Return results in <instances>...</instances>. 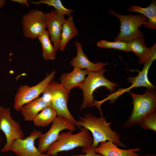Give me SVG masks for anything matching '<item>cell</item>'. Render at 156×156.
<instances>
[{"instance_id": "cell-1", "label": "cell", "mask_w": 156, "mask_h": 156, "mask_svg": "<svg viewBox=\"0 0 156 156\" xmlns=\"http://www.w3.org/2000/svg\"><path fill=\"white\" fill-rule=\"evenodd\" d=\"M79 118V120L77 121L79 128L83 127L91 131L92 134L93 140L92 147L95 148L101 142L107 140L117 146L125 147L121 141L120 134L112 129L110 127L111 122H107L106 117L102 116L97 118L93 114L88 113Z\"/></svg>"}, {"instance_id": "cell-2", "label": "cell", "mask_w": 156, "mask_h": 156, "mask_svg": "<svg viewBox=\"0 0 156 156\" xmlns=\"http://www.w3.org/2000/svg\"><path fill=\"white\" fill-rule=\"evenodd\" d=\"M80 129V132L75 134L69 130L60 133L56 141L49 147L47 154L56 156L60 152L71 150L79 147L85 148L91 146L93 140L89 131L83 127Z\"/></svg>"}, {"instance_id": "cell-3", "label": "cell", "mask_w": 156, "mask_h": 156, "mask_svg": "<svg viewBox=\"0 0 156 156\" xmlns=\"http://www.w3.org/2000/svg\"><path fill=\"white\" fill-rule=\"evenodd\" d=\"M129 92L133 99V107L130 117L124 124L126 128L139 125L147 115L156 110V95L153 89H147L142 94Z\"/></svg>"}, {"instance_id": "cell-4", "label": "cell", "mask_w": 156, "mask_h": 156, "mask_svg": "<svg viewBox=\"0 0 156 156\" xmlns=\"http://www.w3.org/2000/svg\"><path fill=\"white\" fill-rule=\"evenodd\" d=\"M106 70L103 68L96 72L88 71L83 83L79 87L83 94V99L81 109H85L93 106L94 101L93 94L95 90L99 88L105 87L113 92L117 87L118 84L106 78L104 74Z\"/></svg>"}, {"instance_id": "cell-5", "label": "cell", "mask_w": 156, "mask_h": 156, "mask_svg": "<svg viewBox=\"0 0 156 156\" xmlns=\"http://www.w3.org/2000/svg\"><path fill=\"white\" fill-rule=\"evenodd\" d=\"M109 12L120 21V31L114 40L128 42L136 38L144 39L143 34L139 28L143 25L147 27L148 21L145 16L142 14L122 15L111 9Z\"/></svg>"}, {"instance_id": "cell-6", "label": "cell", "mask_w": 156, "mask_h": 156, "mask_svg": "<svg viewBox=\"0 0 156 156\" xmlns=\"http://www.w3.org/2000/svg\"><path fill=\"white\" fill-rule=\"evenodd\" d=\"M70 94V91L65 89L60 83L53 80L43 93L50 99L51 105L55 110L58 116H62L68 119L79 128L77 121L68 108L67 104Z\"/></svg>"}, {"instance_id": "cell-7", "label": "cell", "mask_w": 156, "mask_h": 156, "mask_svg": "<svg viewBox=\"0 0 156 156\" xmlns=\"http://www.w3.org/2000/svg\"><path fill=\"white\" fill-rule=\"evenodd\" d=\"M55 70L47 74L46 77L37 84L32 86L27 85L21 86L15 96L13 107L16 111H21L22 107L26 104L38 98L43 93L48 85L54 78Z\"/></svg>"}, {"instance_id": "cell-8", "label": "cell", "mask_w": 156, "mask_h": 156, "mask_svg": "<svg viewBox=\"0 0 156 156\" xmlns=\"http://www.w3.org/2000/svg\"><path fill=\"white\" fill-rule=\"evenodd\" d=\"M0 130L4 134L6 142L1 150L2 152L10 151L13 142L17 139L25 138L20 123L11 116L10 107L2 106L0 111Z\"/></svg>"}, {"instance_id": "cell-9", "label": "cell", "mask_w": 156, "mask_h": 156, "mask_svg": "<svg viewBox=\"0 0 156 156\" xmlns=\"http://www.w3.org/2000/svg\"><path fill=\"white\" fill-rule=\"evenodd\" d=\"M52 123L48 131L42 133L39 138L38 148L41 153L44 154L47 152L50 146L56 141L62 131L68 129L73 131L76 129L74 122L62 116H57Z\"/></svg>"}, {"instance_id": "cell-10", "label": "cell", "mask_w": 156, "mask_h": 156, "mask_svg": "<svg viewBox=\"0 0 156 156\" xmlns=\"http://www.w3.org/2000/svg\"><path fill=\"white\" fill-rule=\"evenodd\" d=\"M155 60L153 59L144 64L142 70L138 71L137 76L135 77L131 76L127 78V81L132 84L130 86L125 88H119L117 91L108 95L106 98L101 101H97V105L101 106L102 104L108 100H109L110 103L112 104L119 96L126 92H129L131 89L133 88L143 87L149 89H154L155 86L148 79V74L149 69Z\"/></svg>"}, {"instance_id": "cell-11", "label": "cell", "mask_w": 156, "mask_h": 156, "mask_svg": "<svg viewBox=\"0 0 156 156\" xmlns=\"http://www.w3.org/2000/svg\"><path fill=\"white\" fill-rule=\"evenodd\" d=\"M45 13L37 9L30 10L23 15L22 32L26 38L34 39L46 30Z\"/></svg>"}, {"instance_id": "cell-12", "label": "cell", "mask_w": 156, "mask_h": 156, "mask_svg": "<svg viewBox=\"0 0 156 156\" xmlns=\"http://www.w3.org/2000/svg\"><path fill=\"white\" fill-rule=\"evenodd\" d=\"M42 134L40 131L33 130L27 137L17 139L12 142L10 151L16 156H50L42 154L35 146V141Z\"/></svg>"}, {"instance_id": "cell-13", "label": "cell", "mask_w": 156, "mask_h": 156, "mask_svg": "<svg viewBox=\"0 0 156 156\" xmlns=\"http://www.w3.org/2000/svg\"><path fill=\"white\" fill-rule=\"evenodd\" d=\"M65 16L55 9L44 14L46 28L57 51L59 50L62 26L66 20Z\"/></svg>"}, {"instance_id": "cell-14", "label": "cell", "mask_w": 156, "mask_h": 156, "mask_svg": "<svg viewBox=\"0 0 156 156\" xmlns=\"http://www.w3.org/2000/svg\"><path fill=\"white\" fill-rule=\"evenodd\" d=\"M75 44L77 49V55L73 57L70 61V64L74 68L83 70L86 69L91 72H96L108 64L107 62H101L94 63L90 61L84 53L81 43L75 41Z\"/></svg>"}, {"instance_id": "cell-15", "label": "cell", "mask_w": 156, "mask_h": 156, "mask_svg": "<svg viewBox=\"0 0 156 156\" xmlns=\"http://www.w3.org/2000/svg\"><path fill=\"white\" fill-rule=\"evenodd\" d=\"M130 51L138 57L141 64H144L153 59H156V43L152 47H146L144 39L136 38L128 42Z\"/></svg>"}, {"instance_id": "cell-16", "label": "cell", "mask_w": 156, "mask_h": 156, "mask_svg": "<svg viewBox=\"0 0 156 156\" xmlns=\"http://www.w3.org/2000/svg\"><path fill=\"white\" fill-rule=\"evenodd\" d=\"M88 71L74 68L70 72L62 74L60 79L61 85L66 90L70 91L73 88L79 87L83 83Z\"/></svg>"}, {"instance_id": "cell-17", "label": "cell", "mask_w": 156, "mask_h": 156, "mask_svg": "<svg viewBox=\"0 0 156 156\" xmlns=\"http://www.w3.org/2000/svg\"><path fill=\"white\" fill-rule=\"evenodd\" d=\"M140 150L138 148L122 149L108 141L101 142L98 146L95 148L96 153L104 156H136L138 155L137 152Z\"/></svg>"}, {"instance_id": "cell-18", "label": "cell", "mask_w": 156, "mask_h": 156, "mask_svg": "<svg viewBox=\"0 0 156 156\" xmlns=\"http://www.w3.org/2000/svg\"><path fill=\"white\" fill-rule=\"evenodd\" d=\"M51 105V102L46 101L42 96L38 97L23 105L21 110V114L25 121H33L39 112Z\"/></svg>"}, {"instance_id": "cell-19", "label": "cell", "mask_w": 156, "mask_h": 156, "mask_svg": "<svg viewBox=\"0 0 156 156\" xmlns=\"http://www.w3.org/2000/svg\"><path fill=\"white\" fill-rule=\"evenodd\" d=\"M78 34V31L74 24L73 17L70 15L68 16L63 25L59 50H64L70 40Z\"/></svg>"}, {"instance_id": "cell-20", "label": "cell", "mask_w": 156, "mask_h": 156, "mask_svg": "<svg viewBox=\"0 0 156 156\" xmlns=\"http://www.w3.org/2000/svg\"><path fill=\"white\" fill-rule=\"evenodd\" d=\"M129 12L139 13L148 18V24L147 28L156 30V3L155 1H151L148 7L143 8L138 6L133 5L129 8Z\"/></svg>"}, {"instance_id": "cell-21", "label": "cell", "mask_w": 156, "mask_h": 156, "mask_svg": "<svg viewBox=\"0 0 156 156\" xmlns=\"http://www.w3.org/2000/svg\"><path fill=\"white\" fill-rule=\"evenodd\" d=\"M40 42L42 52V55L46 61L53 60L56 58V52L54 46L51 42L50 36L45 30L38 37Z\"/></svg>"}, {"instance_id": "cell-22", "label": "cell", "mask_w": 156, "mask_h": 156, "mask_svg": "<svg viewBox=\"0 0 156 156\" xmlns=\"http://www.w3.org/2000/svg\"><path fill=\"white\" fill-rule=\"evenodd\" d=\"M57 116L56 111L51 105L43 109L32 121L36 126L44 127L53 122Z\"/></svg>"}, {"instance_id": "cell-23", "label": "cell", "mask_w": 156, "mask_h": 156, "mask_svg": "<svg viewBox=\"0 0 156 156\" xmlns=\"http://www.w3.org/2000/svg\"><path fill=\"white\" fill-rule=\"evenodd\" d=\"M30 2L37 5L43 4L48 6H52L57 11L68 16L71 15L74 12L73 10L65 8L60 0H40L37 1H30Z\"/></svg>"}, {"instance_id": "cell-24", "label": "cell", "mask_w": 156, "mask_h": 156, "mask_svg": "<svg viewBox=\"0 0 156 156\" xmlns=\"http://www.w3.org/2000/svg\"><path fill=\"white\" fill-rule=\"evenodd\" d=\"M97 44L98 47L101 48L113 49L127 52L130 51L128 42L121 40L109 42L101 40L99 41Z\"/></svg>"}, {"instance_id": "cell-25", "label": "cell", "mask_w": 156, "mask_h": 156, "mask_svg": "<svg viewBox=\"0 0 156 156\" xmlns=\"http://www.w3.org/2000/svg\"><path fill=\"white\" fill-rule=\"evenodd\" d=\"M144 130H152L156 131V112L147 115L140 124Z\"/></svg>"}, {"instance_id": "cell-26", "label": "cell", "mask_w": 156, "mask_h": 156, "mask_svg": "<svg viewBox=\"0 0 156 156\" xmlns=\"http://www.w3.org/2000/svg\"><path fill=\"white\" fill-rule=\"evenodd\" d=\"M82 151L85 154L73 155L71 156H104L102 154L96 153L95 151V148L92 146L83 148Z\"/></svg>"}, {"instance_id": "cell-27", "label": "cell", "mask_w": 156, "mask_h": 156, "mask_svg": "<svg viewBox=\"0 0 156 156\" xmlns=\"http://www.w3.org/2000/svg\"><path fill=\"white\" fill-rule=\"evenodd\" d=\"M11 1L18 3L22 5H25L28 7L30 6L27 0H12Z\"/></svg>"}, {"instance_id": "cell-28", "label": "cell", "mask_w": 156, "mask_h": 156, "mask_svg": "<svg viewBox=\"0 0 156 156\" xmlns=\"http://www.w3.org/2000/svg\"><path fill=\"white\" fill-rule=\"evenodd\" d=\"M6 3L5 0H0V9Z\"/></svg>"}, {"instance_id": "cell-29", "label": "cell", "mask_w": 156, "mask_h": 156, "mask_svg": "<svg viewBox=\"0 0 156 156\" xmlns=\"http://www.w3.org/2000/svg\"><path fill=\"white\" fill-rule=\"evenodd\" d=\"M144 156H156L155 154H147L145 155H144Z\"/></svg>"}, {"instance_id": "cell-30", "label": "cell", "mask_w": 156, "mask_h": 156, "mask_svg": "<svg viewBox=\"0 0 156 156\" xmlns=\"http://www.w3.org/2000/svg\"><path fill=\"white\" fill-rule=\"evenodd\" d=\"M1 107H2L0 105V110H1ZM1 137H0V143H1Z\"/></svg>"}, {"instance_id": "cell-31", "label": "cell", "mask_w": 156, "mask_h": 156, "mask_svg": "<svg viewBox=\"0 0 156 156\" xmlns=\"http://www.w3.org/2000/svg\"><path fill=\"white\" fill-rule=\"evenodd\" d=\"M144 156V155H138L137 156Z\"/></svg>"}]
</instances>
